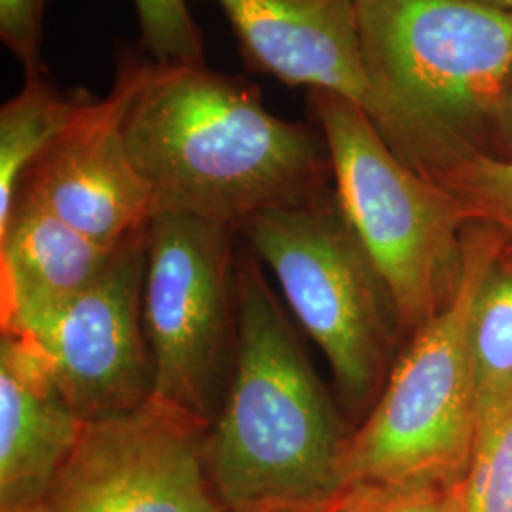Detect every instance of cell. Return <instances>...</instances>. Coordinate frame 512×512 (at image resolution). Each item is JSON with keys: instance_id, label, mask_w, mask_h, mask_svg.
<instances>
[{"instance_id": "cell-1", "label": "cell", "mask_w": 512, "mask_h": 512, "mask_svg": "<svg viewBox=\"0 0 512 512\" xmlns=\"http://www.w3.org/2000/svg\"><path fill=\"white\" fill-rule=\"evenodd\" d=\"M126 141L154 213L241 230L260 213L327 196L321 128L274 116L260 88L207 63L148 61L129 103Z\"/></svg>"}, {"instance_id": "cell-2", "label": "cell", "mask_w": 512, "mask_h": 512, "mask_svg": "<svg viewBox=\"0 0 512 512\" xmlns=\"http://www.w3.org/2000/svg\"><path fill=\"white\" fill-rule=\"evenodd\" d=\"M238 342L207 433V465L228 512H313L346 490L344 427L260 260L238 256Z\"/></svg>"}, {"instance_id": "cell-3", "label": "cell", "mask_w": 512, "mask_h": 512, "mask_svg": "<svg viewBox=\"0 0 512 512\" xmlns=\"http://www.w3.org/2000/svg\"><path fill=\"white\" fill-rule=\"evenodd\" d=\"M376 109L404 164L437 181L469 152L494 154L512 67V10L490 0H357Z\"/></svg>"}, {"instance_id": "cell-4", "label": "cell", "mask_w": 512, "mask_h": 512, "mask_svg": "<svg viewBox=\"0 0 512 512\" xmlns=\"http://www.w3.org/2000/svg\"><path fill=\"white\" fill-rule=\"evenodd\" d=\"M503 255V239L492 226L467 224L448 302L412 334L376 403L349 433L342 456L344 486L465 480L478 425L473 311Z\"/></svg>"}, {"instance_id": "cell-5", "label": "cell", "mask_w": 512, "mask_h": 512, "mask_svg": "<svg viewBox=\"0 0 512 512\" xmlns=\"http://www.w3.org/2000/svg\"><path fill=\"white\" fill-rule=\"evenodd\" d=\"M306 107L327 141L338 205L382 277L401 330L414 334L454 291L471 220L452 192L387 147L353 101L308 90Z\"/></svg>"}, {"instance_id": "cell-6", "label": "cell", "mask_w": 512, "mask_h": 512, "mask_svg": "<svg viewBox=\"0 0 512 512\" xmlns=\"http://www.w3.org/2000/svg\"><path fill=\"white\" fill-rule=\"evenodd\" d=\"M239 236L323 351L342 399L357 410L372 408L389 376L393 330L401 325L334 188L317 202L256 215Z\"/></svg>"}, {"instance_id": "cell-7", "label": "cell", "mask_w": 512, "mask_h": 512, "mask_svg": "<svg viewBox=\"0 0 512 512\" xmlns=\"http://www.w3.org/2000/svg\"><path fill=\"white\" fill-rule=\"evenodd\" d=\"M238 234L169 211L154 213L147 228L143 321L154 363L152 397L209 425L236 357Z\"/></svg>"}, {"instance_id": "cell-8", "label": "cell", "mask_w": 512, "mask_h": 512, "mask_svg": "<svg viewBox=\"0 0 512 512\" xmlns=\"http://www.w3.org/2000/svg\"><path fill=\"white\" fill-rule=\"evenodd\" d=\"M209 427L154 397L86 421L33 512H228L207 465Z\"/></svg>"}, {"instance_id": "cell-9", "label": "cell", "mask_w": 512, "mask_h": 512, "mask_svg": "<svg viewBox=\"0 0 512 512\" xmlns=\"http://www.w3.org/2000/svg\"><path fill=\"white\" fill-rule=\"evenodd\" d=\"M147 228L114 251L86 291L14 334L35 348L61 397L84 421L135 410L154 393L143 321Z\"/></svg>"}, {"instance_id": "cell-10", "label": "cell", "mask_w": 512, "mask_h": 512, "mask_svg": "<svg viewBox=\"0 0 512 512\" xmlns=\"http://www.w3.org/2000/svg\"><path fill=\"white\" fill-rule=\"evenodd\" d=\"M148 61L141 46L120 52L110 92L101 99H84L19 186L59 219L110 249L143 232L154 215L152 196L126 141L129 103Z\"/></svg>"}, {"instance_id": "cell-11", "label": "cell", "mask_w": 512, "mask_h": 512, "mask_svg": "<svg viewBox=\"0 0 512 512\" xmlns=\"http://www.w3.org/2000/svg\"><path fill=\"white\" fill-rule=\"evenodd\" d=\"M228 19L243 63L287 86L338 93L376 109L357 0H209Z\"/></svg>"}, {"instance_id": "cell-12", "label": "cell", "mask_w": 512, "mask_h": 512, "mask_svg": "<svg viewBox=\"0 0 512 512\" xmlns=\"http://www.w3.org/2000/svg\"><path fill=\"white\" fill-rule=\"evenodd\" d=\"M86 421L57 391L35 348L0 336V512H33Z\"/></svg>"}, {"instance_id": "cell-13", "label": "cell", "mask_w": 512, "mask_h": 512, "mask_svg": "<svg viewBox=\"0 0 512 512\" xmlns=\"http://www.w3.org/2000/svg\"><path fill=\"white\" fill-rule=\"evenodd\" d=\"M118 247L84 236L19 190L10 217L0 226V330L25 332L86 291Z\"/></svg>"}, {"instance_id": "cell-14", "label": "cell", "mask_w": 512, "mask_h": 512, "mask_svg": "<svg viewBox=\"0 0 512 512\" xmlns=\"http://www.w3.org/2000/svg\"><path fill=\"white\" fill-rule=\"evenodd\" d=\"M88 92H61L48 74L27 76L0 107V226L18 200L31 165L80 109Z\"/></svg>"}, {"instance_id": "cell-15", "label": "cell", "mask_w": 512, "mask_h": 512, "mask_svg": "<svg viewBox=\"0 0 512 512\" xmlns=\"http://www.w3.org/2000/svg\"><path fill=\"white\" fill-rule=\"evenodd\" d=\"M478 418L512 387V268L499 258L476 298L471 323Z\"/></svg>"}, {"instance_id": "cell-16", "label": "cell", "mask_w": 512, "mask_h": 512, "mask_svg": "<svg viewBox=\"0 0 512 512\" xmlns=\"http://www.w3.org/2000/svg\"><path fill=\"white\" fill-rule=\"evenodd\" d=\"M463 488L467 512H512V387L478 418Z\"/></svg>"}, {"instance_id": "cell-17", "label": "cell", "mask_w": 512, "mask_h": 512, "mask_svg": "<svg viewBox=\"0 0 512 512\" xmlns=\"http://www.w3.org/2000/svg\"><path fill=\"white\" fill-rule=\"evenodd\" d=\"M435 183L452 192L471 222L492 226L512 253V160L484 152L461 156Z\"/></svg>"}, {"instance_id": "cell-18", "label": "cell", "mask_w": 512, "mask_h": 512, "mask_svg": "<svg viewBox=\"0 0 512 512\" xmlns=\"http://www.w3.org/2000/svg\"><path fill=\"white\" fill-rule=\"evenodd\" d=\"M332 512H467L463 480L357 482L349 484Z\"/></svg>"}, {"instance_id": "cell-19", "label": "cell", "mask_w": 512, "mask_h": 512, "mask_svg": "<svg viewBox=\"0 0 512 512\" xmlns=\"http://www.w3.org/2000/svg\"><path fill=\"white\" fill-rule=\"evenodd\" d=\"M141 48L156 63H205V46L186 0H133Z\"/></svg>"}, {"instance_id": "cell-20", "label": "cell", "mask_w": 512, "mask_h": 512, "mask_svg": "<svg viewBox=\"0 0 512 512\" xmlns=\"http://www.w3.org/2000/svg\"><path fill=\"white\" fill-rule=\"evenodd\" d=\"M48 0H0V40L27 76L46 73L42 61Z\"/></svg>"}, {"instance_id": "cell-21", "label": "cell", "mask_w": 512, "mask_h": 512, "mask_svg": "<svg viewBox=\"0 0 512 512\" xmlns=\"http://www.w3.org/2000/svg\"><path fill=\"white\" fill-rule=\"evenodd\" d=\"M512 160V67L503 84L495 116L494 154Z\"/></svg>"}, {"instance_id": "cell-22", "label": "cell", "mask_w": 512, "mask_h": 512, "mask_svg": "<svg viewBox=\"0 0 512 512\" xmlns=\"http://www.w3.org/2000/svg\"><path fill=\"white\" fill-rule=\"evenodd\" d=\"M490 2H494V4H499V6L507 8V10H512V0H490Z\"/></svg>"}, {"instance_id": "cell-23", "label": "cell", "mask_w": 512, "mask_h": 512, "mask_svg": "<svg viewBox=\"0 0 512 512\" xmlns=\"http://www.w3.org/2000/svg\"><path fill=\"white\" fill-rule=\"evenodd\" d=\"M334 511V507H330V509H325V511H313V512H332Z\"/></svg>"}]
</instances>
